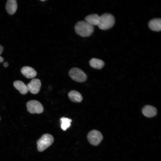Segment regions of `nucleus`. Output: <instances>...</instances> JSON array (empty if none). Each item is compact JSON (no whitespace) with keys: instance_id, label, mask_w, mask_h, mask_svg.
Segmentation results:
<instances>
[{"instance_id":"obj_14","label":"nucleus","mask_w":161,"mask_h":161,"mask_svg":"<svg viewBox=\"0 0 161 161\" xmlns=\"http://www.w3.org/2000/svg\"><path fill=\"white\" fill-rule=\"evenodd\" d=\"M69 99L74 102H80L83 99V97L81 94L75 90H71L68 94Z\"/></svg>"},{"instance_id":"obj_10","label":"nucleus","mask_w":161,"mask_h":161,"mask_svg":"<svg viewBox=\"0 0 161 161\" xmlns=\"http://www.w3.org/2000/svg\"><path fill=\"white\" fill-rule=\"evenodd\" d=\"M17 7L16 1L15 0H8L6 3V9L7 13L13 15L16 12Z\"/></svg>"},{"instance_id":"obj_7","label":"nucleus","mask_w":161,"mask_h":161,"mask_svg":"<svg viewBox=\"0 0 161 161\" xmlns=\"http://www.w3.org/2000/svg\"><path fill=\"white\" fill-rule=\"evenodd\" d=\"M41 86V83L38 79H33L27 86L28 91L33 94H36L39 91Z\"/></svg>"},{"instance_id":"obj_4","label":"nucleus","mask_w":161,"mask_h":161,"mask_svg":"<svg viewBox=\"0 0 161 161\" xmlns=\"http://www.w3.org/2000/svg\"><path fill=\"white\" fill-rule=\"evenodd\" d=\"M69 75L72 79L78 82H83L87 79V75L81 70L77 68H73L69 72Z\"/></svg>"},{"instance_id":"obj_11","label":"nucleus","mask_w":161,"mask_h":161,"mask_svg":"<svg viewBox=\"0 0 161 161\" xmlns=\"http://www.w3.org/2000/svg\"><path fill=\"white\" fill-rule=\"evenodd\" d=\"M149 28L152 30L160 31L161 30V20L160 18H155L151 20L149 23Z\"/></svg>"},{"instance_id":"obj_15","label":"nucleus","mask_w":161,"mask_h":161,"mask_svg":"<svg viewBox=\"0 0 161 161\" xmlns=\"http://www.w3.org/2000/svg\"><path fill=\"white\" fill-rule=\"evenodd\" d=\"M90 66L92 68L97 69L102 68L104 65V62L99 59L92 58L89 62Z\"/></svg>"},{"instance_id":"obj_16","label":"nucleus","mask_w":161,"mask_h":161,"mask_svg":"<svg viewBox=\"0 0 161 161\" xmlns=\"http://www.w3.org/2000/svg\"><path fill=\"white\" fill-rule=\"evenodd\" d=\"M61 127L64 131L66 130L71 126V123L72 121L71 119L69 118L62 117L60 119Z\"/></svg>"},{"instance_id":"obj_19","label":"nucleus","mask_w":161,"mask_h":161,"mask_svg":"<svg viewBox=\"0 0 161 161\" xmlns=\"http://www.w3.org/2000/svg\"><path fill=\"white\" fill-rule=\"evenodd\" d=\"M3 61V58L2 57L0 56V63L2 62Z\"/></svg>"},{"instance_id":"obj_6","label":"nucleus","mask_w":161,"mask_h":161,"mask_svg":"<svg viewBox=\"0 0 161 161\" xmlns=\"http://www.w3.org/2000/svg\"><path fill=\"white\" fill-rule=\"evenodd\" d=\"M103 138V136L101 133L96 130L91 131L87 135V139L89 142L93 145H98Z\"/></svg>"},{"instance_id":"obj_8","label":"nucleus","mask_w":161,"mask_h":161,"mask_svg":"<svg viewBox=\"0 0 161 161\" xmlns=\"http://www.w3.org/2000/svg\"><path fill=\"white\" fill-rule=\"evenodd\" d=\"M21 71L22 74L28 78H33L37 75L35 70L32 67L28 66L23 67Z\"/></svg>"},{"instance_id":"obj_20","label":"nucleus","mask_w":161,"mask_h":161,"mask_svg":"<svg viewBox=\"0 0 161 161\" xmlns=\"http://www.w3.org/2000/svg\"><path fill=\"white\" fill-rule=\"evenodd\" d=\"M41 1H45V0H41Z\"/></svg>"},{"instance_id":"obj_21","label":"nucleus","mask_w":161,"mask_h":161,"mask_svg":"<svg viewBox=\"0 0 161 161\" xmlns=\"http://www.w3.org/2000/svg\"></svg>"},{"instance_id":"obj_9","label":"nucleus","mask_w":161,"mask_h":161,"mask_svg":"<svg viewBox=\"0 0 161 161\" xmlns=\"http://www.w3.org/2000/svg\"><path fill=\"white\" fill-rule=\"evenodd\" d=\"M142 111L143 115L148 117L154 116L157 112V110L155 107L148 105L145 106L143 109Z\"/></svg>"},{"instance_id":"obj_18","label":"nucleus","mask_w":161,"mask_h":161,"mask_svg":"<svg viewBox=\"0 0 161 161\" xmlns=\"http://www.w3.org/2000/svg\"><path fill=\"white\" fill-rule=\"evenodd\" d=\"M8 65V64L7 62H4L3 64V66L5 67H7Z\"/></svg>"},{"instance_id":"obj_17","label":"nucleus","mask_w":161,"mask_h":161,"mask_svg":"<svg viewBox=\"0 0 161 161\" xmlns=\"http://www.w3.org/2000/svg\"><path fill=\"white\" fill-rule=\"evenodd\" d=\"M3 50V48L2 46L0 45V55L2 53Z\"/></svg>"},{"instance_id":"obj_1","label":"nucleus","mask_w":161,"mask_h":161,"mask_svg":"<svg viewBox=\"0 0 161 161\" xmlns=\"http://www.w3.org/2000/svg\"><path fill=\"white\" fill-rule=\"evenodd\" d=\"M75 30L76 33L78 35L83 37H88L93 33L94 27L85 21H81L76 24Z\"/></svg>"},{"instance_id":"obj_13","label":"nucleus","mask_w":161,"mask_h":161,"mask_svg":"<svg viewBox=\"0 0 161 161\" xmlns=\"http://www.w3.org/2000/svg\"><path fill=\"white\" fill-rule=\"evenodd\" d=\"M15 87L22 94H25L28 91L27 86L24 82L20 80H16L13 82Z\"/></svg>"},{"instance_id":"obj_12","label":"nucleus","mask_w":161,"mask_h":161,"mask_svg":"<svg viewBox=\"0 0 161 161\" xmlns=\"http://www.w3.org/2000/svg\"><path fill=\"white\" fill-rule=\"evenodd\" d=\"M100 16L96 14H91L86 16L85 21L92 26H98Z\"/></svg>"},{"instance_id":"obj_2","label":"nucleus","mask_w":161,"mask_h":161,"mask_svg":"<svg viewBox=\"0 0 161 161\" xmlns=\"http://www.w3.org/2000/svg\"><path fill=\"white\" fill-rule=\"evenodd\" d=\"M115 22V19L112 15L106 13L100 16L98 27L103 30H107L111 28Z\"/></svg>"},{"instance_id":"obj_3","label":"nucleus","mask_w":161,"mask_h":161,"mask_svg":"<svg viewBox=\"0 0 161 161\" xmlns=\"http://www.w3.org/2000/svg\"><path fill=\"white\" fill-rule=\"evenodd\" d=\"M53 136L48 134H44L37 141L38 150L42 151L50 146L53 143Z\"/></svg>"},{"instance_id":"obj_5","label":"nucleus","mask_w":161,"mask_h":161,"mask_svg":"<svg viewBox=\"0 0 161 161\" xmlns=\"http://www.w3.org/2000/svg\"><path fill=\"white\" fill-rule=\"evenodd\" d=\"M28 111L31 114H40L44 111V108L38 101L32 100L29 101L27 103Z\"/></svg>"}]
</instances>
